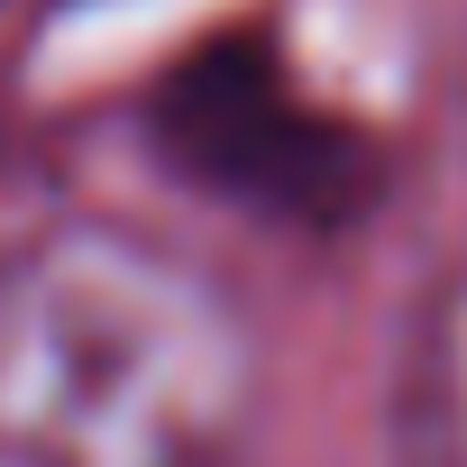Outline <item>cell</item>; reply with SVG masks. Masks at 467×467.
Returning <instances> with one entry per match:
<instances>
[{"mask_svg": "<svg viewBox=\"0 0 467 467\" xmlns=\"http://www.w3.org/2000/svg\"><path fill=\"white\" fill-rule=\"evenodd\" d=\"M458 119H467V83H458Z\"/></svg>", "mask_w": 467, "mask_h": 467, "instance_id": "277c9868", "label": "cell"}, {"mask_svg": "<svg viewBox=\"0 0 467 467\" xmlns=\"http://www.w3.org/2000/svg\"><path fill=\"white\" fill-rule=\"evenodd\" d=\"M266 339L192 248L65 211L0 239V467H239Z\"/></svg>", "mask_w": 467, "mask_h": 467, "instance_id": "6da1fadb", "label": "cell"}, {"mask_svg": "<svg viewBox=\"0 0 467 467\" xmlns=\"http://www.w3.org/2000/svg\"><path fill=\"white\" fill-rule=\"evenodd\" d=\"M147 147L174 183H202L229 211H266L294 229H348L385 192V147L312 101L294 65L257 37H220L174 65L147 101Z\"/></svg>", "mask_w": 467, "mask_h": 467, "instance_id": "7a4b0ae2", "label": "cell"}, {"mask_svg": "<svg viewBox=\"0 0 467 467\" xmlns=\"http://www.w3.org/2000/svg\"><path fill=\"white\" fill-rule=\"evenodd\" d=\"M385 449L394 467H467V257L440 266L394 330Z\"/></svg>", "mask_w": 467, "mask_h": 467, "instance_id": "3957f363", "label": "cell"}]
</instances>
